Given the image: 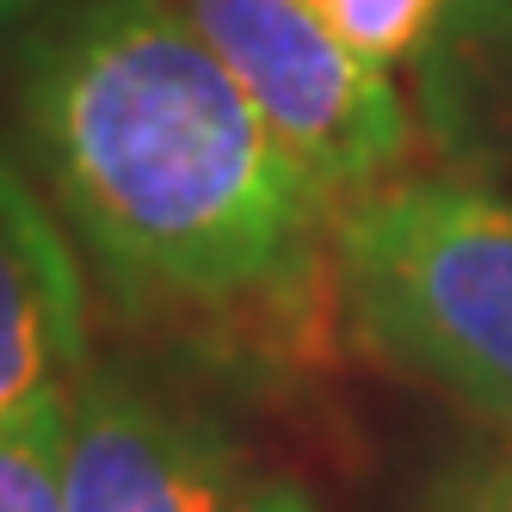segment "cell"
Listing matches in <instances>:
<instances>
[{
  "label": "cell",
  "mask_w": 512,
  "mask_h": 512,
  "mask_svg": "<svg viewBox=\"0 0 512 512\" xmlns=\"http://www.w3.org/2000/svg\"><path fill=\"white\" fill-rule=\"evenodd\" d=\"M25 130L130 303L284 321L334 272V204L173 0L68 7L25 62Z\"/></svg>",
  "instance_id": "obj_1"
},
{
  "label": "cell",
  "mask_w": 512,
  "mask_h": 512,
  "mask_svg": "<svg viewBox=\"0 0 512 512\" xmlns=\"http://www.w3.org/2000/svg\"><path fill=\"white\" fill-rule=\"evenodd\" d=\"M334 284L377 358L512 432V198L383 179L340 210Z\"/></svg>",
  "instance_id": "obj_2"
},
{
  "label": "cell",
  "mask_w": 512,
  "mask_h": 512,
  "mask_svg": "<svg viewBox=\"0 0 512 512\" xmlns=\"http://www.w3.org/2000/svg\"><path fill=\"white\" fill-rule=\"evenodd\" d=\"M327 204L377 192L408 161L389 68L358 56L315 0H173Z\"/></svg>",
  "instance_id": "obj_3"
},
{
  "label": "cell",
  "mask_w": 512,
  "mask_h": 512,
  "mask_svg": "<svg viewBox=\"0 0 512 512\" xmlns=\"http://www.w3.org/2000/svg\"><path fill=\"white\" fill-rule=\"evenodd\" d=\"M253 482L210 414L130 371H81L68 389L62 512H241Z\"/></svg>",
  "instance_id": "obj_4"
},
{
  "label": "cell",
  "mask_w": 512,
  "mask_h": 512,
  "mask_svg": "<svg viewBox=\"0 0 512 512\" xmlns=\"http://www.w3.org/2000/svg\"><path fill=\"white\" fill-rule=\"evenodd\" d=\"M87 371V284L62 216L0 155V420Z\"/></svg>",
  "instance_id": "obj_5"
},
{
  "label": "cell",
  "mask_w": 512,
  "mask_h": 512,
  "mask_svg": "<svg viewBox=\"0 0 512 512\" xmlns=\"http://www.w3.org/2000/svg\"><path fill=\"white\" fill-rule=\"evenodd\" d=\"M68 389L25 401L0 420V512H62Z\"/></svg>",
  "instance_id": "obj_6"
},
{
  "label": "cell",
  "mask_w": 512,
  "mask_h": 512,
  "mask_svg": "<svg viewBox=\"0 0 512 512\" xmlns=\"http://www.w3.org/2000/svg\"><path fill=\"white\" fill-rule=\"evenodd\" d=\"M315 7L358 56H371L377 68H395L438 38L451 0H315Z\"/></svg>",
  "instance_id": "obj_7"
},
{
  "label": "cell",
  "mask_w": 512,
  "mask_h": 512,
  "mask_svg": "<svg viewBox=\"0 0 512 512\" xmlns=\"http://www.w3.org/2000/svg\"><path fill=\"white\" fill-rule=\"evenodd\" d=\"M451 512H512V457H494L488 469H475Z\"/></svg>",
  "instance_id": "obj_8"
},
{
  "label": "cell",
  "mask_w": 512,
  "mask_h": 512,
  "mask_svg": "<svg viewBox=\"0 0 512 512\" xmlns=\"http://www.w3.org/2000/svg\"><path fill=\"white\" fill-rule=\"evenodd\" d=\"M241 512H315V506H309L303 488H290V482H260V488L247 494Z\"/></svg>",
  "instance_id": "obj_9"
},
{
  "label": "cell",
  "mask_w": 512,
  "mask_h": 512,
  "mask_svg": "<svg viewBox=\"0 0 512 512\" xmlns=\"http://www.w3.org/2000/svg\"><path fill=\"white\" fill-rule=\"evenodd\" d=\"M50 0H0V25H19V19H31V13H44Z\"/></svg>",
  "instance_id": "obj_10"
}]
</instances>
